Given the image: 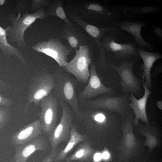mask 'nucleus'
<instances>
[{"mask_svg": "<svg viewBox=\"0 0 162 162\" xmlns=\"http://www.w3.org/2000/svg\"><path fill=\"white\" fill-rule=\"evenodd\" d=\"M136 60H123L120 64L115 66L111 64L110 66L115 69L118 74L120 81L118 86L122 87V91L124 93L139 94L142 89V80L136 77L134 74L132 68Z\"/></svg>", "mask_w": 162, "mask_h": 162, "instance_id": "obj_8", "label": "nucleus"}, {"mask_svg": "<svg viewBox=\"0 0 162 162\" xmlns=\"http://www.w3.org/2000/svg\"><path fill=\"white\" fill-rule=\"evenodd\" d=\"M136 126L137 133L146 137L143 146L147 147L148 149L146 159L155 148L161 146L160 135L158 130L150 123L144 124L139 123Z\"/></svg>", "mask_w": 162, "mask_h": 162, "instance_id": "obj_18", "label": "nucleus"}, {"mask_svg": "<svg viewBox=\"0 0 162 162\" xmlns=\"http://www.w3.org/2000/svg\"><path fill=\"white\" fill-rule=\"evenodd\" d=\"M28 0H18L17 1L16 4L17 9L19 12L24 11L26 9Z\"/></svg>", "mask_w": 162, "mask_h": 162, "instance_id": "obj_29", "label": "nucleus"}, {"mask_svg": "<svg viewBox=\"0 0 162 162\" xmlns=\"http://www.w3.org/2000/svg\"><path fill=\"white\" fill-rule=\"evenodd\" d=\"M142 79V86L144 90V94L142 98L137 99L133 93L129 96V100L131 101L129 107L132 109L135 115L133 121V124L138 125L140 120L145 124L149 123L146 113V107L148 99L152 93L151 91L146 86L144 82V78L141 76Z\"/></svg>", "mask_w": 162, "mask_h": 162, "instance_id": "obj_14", "label": "nucleus"}, {"mask_svg": "<svg viewBox=\"0 0 162 162\" xmlns=\"http://www.w3.org/2000/svg\"><path fill=\"white\" fill-rule=\"evenodd\" d=\"M154 33L156 36L160 40L162 39V29L159 27L155 26L153 28Z\"/></svg>", "mask_w": 162, "mask_h": 162, "instance_id": "obj_31", "label": "nucleus"}, {"mask_svg": "<svg viewBox=\"0 0 162 162\" xmlns=\"http://www.w3.org/2000/svg\"><path fill=\"white\" fill-rule=\"evenodd\" d=\"M116 24L121 29L128 32L133 35L139 48L145 50L152 48V45L145 41L141 35L142 29L146 25L144 21L133 22L122 20L116 22Z\"/></svg>", "mask_w": 162, "mask_h": 162, "instance_id": "obj_17", "label": "nucleus"}, {"mask_svg": "<svg viewBox=\"0 0 162 162\" xmlns=\"http://www.w3.org/2000/svg\"><path fill=\"white\" fill-rule=\"evenodd\" d=\"M134 118L133 114L129 113L123 122L122 136L119 146V158L124 162H127L137 155L141 149V142L134 133Z\"/></svg>", "mask_w": 162, "mask_h": 162, "instance_id": "obj_5", "label": "nucleus"}, {"mask_svg": "<svg viewBox=\"0 0 162 162\" xmlns=\"http://www.w3.org/2000/svg\"><path fill=\"white\" fill-rule=\"evenodd\" d=\"M85 10L91 15L102 17L112 15V14L101 4L94 2L86 3L84 6Z\"/></svg>", "mask_w": 162, "mask_h": 162, "instance_id": "obj_25", "label": "nucleus"}, {"mask_svg": "<svg viewBox=\"0 0 162 162\" xmlns=\"http://www.w3.org/2000/svg\"><path fill=\"white\" fill-rule=\"evenodd\" d=\"M55 86L53 74L45 67L36 71L31 80L25 110L32 103L37 106L40 105L41 100L52 93Z\"/></svg>", "mask_w": 162, "mask_h": 162, "instance_id": "obj_3", "label": "nucleus"}, {"mask_svg": "<svg viewBox=\"0 0 162 162\" xmlns=\"http://www.w3.org/2000/svg\"><path fill=\"white\" fill-rule=\"evenodd\" d=\"M4 83L1 80H0V87L4 86Z\"/></svg>", "mask_w": 162, "mask_h": 162, "instance_id": "obj_36", "label": "nucleus"}, {"mask_svg": "<svg viewBox=\"0 0 162 162\" xmlns=\"http://www.w3.org/2000/svg\"><path fill=\"white\" fill-rule=\"evenodd\" d=\"M123 9L136 14L146 15L155 13L158 11V8L152 6L144 7H123Z\"/></svg>", "mask_w": 162, "mask_h": 162, "instance_id": "obj_26", "label": "nucleus"}, {"mask_svg": "<svg viewBox=\"0 0 162 162\" xmlns=\"http://www.w3.org/2000/svg\"><path fill=\"white\" fill-rule=\"evenodd\" d=\"M48 15H52L61 19L67 26H75L74 24L68 19L63 8L62 1L55 0L52 1L46 9Z\"/></svg>", "mask_w": 162, "mask_h": 162, "instance_id": "obj_24", "label": "nucleus"}, {"mask_svg": "<svg viewBox=\"0 0 162 162\" xmlns=\"http://www.w3.org/2000/svg\"><path fill=\"white\" fill-rule=\"evenodd\" d=\"M58 104L52 93L40 102L39 119L42 130L46 135L48 136L56 126Z\"/></svg>", "mask_w": 162, "mask_h": 162, "instance_id": "obj_10", "label": "nucleus"}, {"mask_svg": "<svg viewBox=\"0 0 162 162\" xmlns=\"http://www.w3.org/2000/svg\"><path fill=\"white\" fill-rule=\"evenodd\" d=\"M61 150L60 148H57L53 152H50V154L46 156L41 162H52Z\"/></svg>", "mask_w": 162, "mask_h": 162, "instance_id": "obj_28", "label": "nucleus"}, {"mask_svg": "<svg viewBox=\"0 0 162 162\" xmlns=\"http://www.w3.org/2000/svg\"><path fill=\"white\" fill-rule=\"evenodd\" d=\"M32 48L36 52L50 57L62 68L68 62V56L73 51L70 47L63 44L60 39L55 38L39 42Z\"/></svg>", "mask_w": 162, "mask_h": 162, "instance_id": "obj_6", "label": "nucleus"}, {"mask_svg": "<svg viewBox=\"0 0 162 162\" xmlns=\"http://www.w3.org/2000/svg\"><path fill=\"white\" fill-rule=\"evenodd\" d=\"M138 53L143 61L141 66V76L145 79V83L147 87H152L151 71L154 62L162 58V55L158 52H150L137 47Z\"/></svg>", "mask_w": 162, "mask_h": 162, "instance_id": "obj_19", "label": "nucleus"}, {"mask_svg": "<svg viewBox=\"0 0 162 162\" xmlns=\"http://www.w3.org/2000/svg\"><path fill=\"white\" fill-rule=\"evenodd\" d=\"M58 101L62 109V114L58 124L48 136L51 146L50 152H53L61 142H68L72 124V114L68 104L62 101Z\"/></svg>", "mask_w": 162, "mask_h": 162, "instance_id": "obj_7", "label": "nucleus"}, {"mask_svg": "<svg viewBox=\"0 0 162 162\" xmlns=\"http://www.w3.org/2000/svg\"><path fill=\"white\" fill-rule=\"evenodd\" d=\"M52 1L50 0H32L30 1L31 11L35 12L39 9L49 6Z\"/></svg>", "mask_w": 162, "mask_h": 162, "instance_id": "obj_27", "label": "nucleus"}, {"mask_svg": "<svg viewBox=\"0 0 162 162\" xmlns=\"http://www.w3.org/2000/svg\"><path fill=\"white\" fill-rule=\"evenodd\" d=\"M102 160L104 161H107L110 158V154L107 148H105L101 153Z\"/></svg>", "mask_w": 162, "mask_h": 162, "instance_id": "obj_30", "label": "nucleus"}, {"mask_svg": "<svg viewBox=\"0 0 162 162\" xmlns=\"http://www.w3.org/2000/svg\"><path fill=\"white\" fill-rule=\"evenodd\" d=\"M129 101L127 95L119 97L108 96L87 100L83 102V105L87 107L107 110L126 116L129 113Z\"/></svg>", "mask_w": 162, "mask_h": 162, "instance_id": "obj_9", "label": "nucleus"}, {"mask_svg": "<svg viewBox=\"0 0 162 162\" xmlns=\"http://www.w3.org/2000/svg\"><path fill=\"white\" fill-rule=\"evenodd\" d=\"M87 138L86 135L80 134L77 131L76 126L72 123L71 126L69 138L67 145L64 149L59 152L53 161L58 162L64 159L75 146L81 142L85 141Z\"/></svg>", "mask_w": 162, "mask_h": 162, "instance_id": "obj_22", "label": "nucleus"}, {"mask_svg": "<svg viewBox=\"0 0 162 162\" xmlns=\"http://www.w3.org/2000/svg\"><path fill=\"white\" fill-rule=\"evenodd\" d=\"M101 46L105 51L112 53L115 58L123 60H130L138 54L137 47L131 42L121 44L115 41V35L111 34L100 41Z\"/></svg>", "mask_w": 162, "mask_h": 162, "instance_id": "obj_12", "label": "nucleus"}, {"mask_svg": "<svg viewBox=\"0 0 162 162\" xmlns=\"http://www.w3.org/2000/svg\"><path fill=\"white\" fill-rule=\"evenodd\" d=\"M10 26L4 28L0 26V49L3 55L8 58L16 57L24 65L27 64L26 60L22 53L15 46L10 44L7 39V32Z\"/></svg>", "mask_w": 162, "mask_h": 162, "instance_id": "obj_21", "label": "nucleus"}, {"mask_svg": "<svg viewBox=\"0 0 162 162\" xmlns=\"http://www.w3.org/2000/svg\"><path fill=\"white\" fill-rule=\"evenodd\" d=\"M94 151L90 142L85 141L79 145L74 153L66 161L67 162L75 160L88 161L90 160Z\"/></svg>", "mask_w": 162, "mask_h": 162, "instance_id": "obj_23", "label": "nucleus"}, {"mask_svg": "<svg viewBox=\"0 0 162 162\" xmlns=\"http://www.w3.org/2000/svg\"><path fill=\"white\" fill-rule=\"evenodd\" d=\"M55 87L52 92L53 96L58 101H62L69 104L76 116L80 118L78 100L75 92V83L74 80L62 67H56L53 74Z\"/></svg>", "mask_w": 162, "mask_h": 162, "instance_id": "obj_2", "label": "nucleus"}, {"mask_svg": "<svg viewBox=\"0 0 162 162\" xmlns=\"http://www.w3.org/2000/svg\"><path fill=\"white\" fill-rule=\"evenodd\" d=\"M92 156L93 162H101L102 160L101 153L99 152L94 153Z\"/></svg>", "mask_w": 162, "mask_h": 162, "instance_id": "obj_32", "label": "nucleus"}, {"mask_svg": "<svg viewBox=\"0 0 162 162\" xmlns=\"http://www.w3.org/2000/svg\"><path fill=\"white\" fill-rule=\"evenodd\" d=\"M49 148L45 138L40 135L26 143L14 146L15 152L11 162H27L29 157L35 152L47 151Z\"/></svg>", "mask_w": 162, "mask_h": 162, "instance_id": "obj_13", "label": "nucleus"}, {"mask_svg": "<svg viewBox=\"0 0 162 162\" xmlns=\"http://www.w3.org/2000/svg\"><path fill=\"white\" fill-rule=\"evenodd\" d=\"M42 131L41 122L39 118L14 133L11 137V142L14 146L24 144L40 136Z\"/></svg>", "mask_w": 162, "mask_h": 162, "instance_id": "obj_16", "label": "nucleus"}, {"mask_svg": "<svg viewBox=\"0 0 162 162\" xmlns=\"http://www.w3.org/2000/svg\"><path fill=\"white\" fill-rule=\"evenodd\" d=\"M156 105L158 107L160 110H162V100L158 101L156 103Z\"/></svg>", "mask_w": 162, "mask_h": 162, "instance_id": "obj_34", "label": "nucleus"}, {"mask_svg": "<svg viewBox=\"0 0 162 162\" xmlns=\"http://www.w3.org/2000/svg\"><path fill=\"white\" fill-rule=\"evenodd\" d=\"M62 38L66 40L70 48L74 51L82 45L87 44L88 38L80 29L66 25L61 31Z\"/></svg>", "mask_w": 162, "mask_h": 162, "instance_id": "obj_20", "label": "nucleus"}, {"mask_svg": "<svg viewBox=\"0 0 162 162\" xmlns=\"http://www.w3.org/2000/svg\"><path fill=\"white\" fill-rule=\"evenodd\" d=\"M73 58L62 68L74 75L80 82H88L90 76L89 66L92 62V51L87 44L80 46L75 51Z\"/></svg>", "mask_w": 162, "mask_h": 162, "instance_id": "obj_4", "label": "nucleus"}, {"mask_svg": "<svg viewBox=\"0 0 162 162\" xmlns=\"http://www.w3.org/2000/svg\"><path fill=\"white\" fill-rule=\"evenodd\" d=\"M6 1L5 0H0V6L4 5Z\"/></svg>", "mask_w": 162, "mask_h": 162, "instance_id": "obj_35", "label": "nucleus"}, {"mask_svg": "<svg viewBox=\"0 0 162 162\" xmlns=\"http://www.w3.org/2000/svg\"><path fill=\"white\" fill-rule=\"evenodd\" d=\"M48 16L44 8L32 13L25 12L22 15L19 12L17 16L14 13H10L8 20L12 25L10 26L9 30L7 32L8 40L16 43L19 48H25L26 44L24 36L26 30L37 20H45L47 18Z\"/></svg>", "mask_w": 162, "mask_h": 162, "instance_id": "obj_1", "label": "nucleus"}, {"mask_svg": "<svg viewBox=\"0 0 162 162\" xmlns=\"http://www.w3.org/2000/svg\"><path fill=\"white\" fill-rule=\"evenodd\" d=\"M90 76L87 86L77 98L78 100L84 101L100 94H112L114 90L105 86L101 82L97 72V66L92 62L90 64Z\"/></svg>", "mask_w": 162, "mask_h": 162, "instance_id": "obj_11", "label": "nucleus"}, {"mask_svg": "<svg viewBox=\"0 0 162 162\" xmlns=\"http://www.w3.org/2000/svg\"><path fill=\"white\" fill-rule=\"evenodd\" d=\"M162 72V65L161 64L157 67L154 72L152 74V76H156Z\"/></svg>", "mask_w": 162, "mask_h": 162, "instance_id": "obj_33", "label": "nucleus"}, {"mask_svg": "<svg viewBox=\"0 0 162 162\" xmlns=\"http://www.w3.org/2000/svg\"><path fill=\"white\" fill-rule=\"evenodd\" d=\"M69 16L70 19L82 27L94 40L99 49L100 57L105 56V51L101 46L100 40L105 32H112L116 29V27L110 26L105 28H101L97 27L86 22L77 14L72 12L69 14Z\"/></svg>", "mask_w": 162, "mask_h": 162, "instance_id": "obj_15", "label": "nucleus"}]
</instances>
